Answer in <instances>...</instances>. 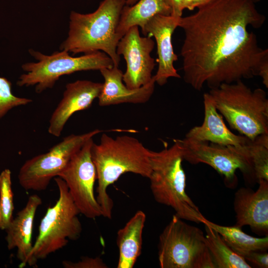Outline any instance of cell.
<instances>
[{
  "label": "cell",
  "instance_id": "8fae6325",
  "mask_svg": "<svg viewBox=\"0 0 268 268\" xmlns=\"http://www.w3.org/2000/svg\"><path fill=\"white\" fill-rule=\"evenodd\" d=\"M184 160L191 164L208 165L224 178L225 183L234 186L237 180L236 172L240 170L246 177H253L251 170L238 154L235 146L208 142L194 141L185 138L177 139Z\"/></svg>",
  "mask_w": 268,
  "mask_h": 268
},
{
  "label": "cell",
  "instance_id": "30bf717a",
  "mask_svg": "<svg viewBox=\"0 0 268 268\" xmlns=\"http://www.w3.org/2000/svg\"><path fill=\"white\" fill-rule=\"evenodd\" d=\"M93 138L88 139L58 175L67 184L80 213L90 219L102 216L94 193L96 170L91 157Z\"/></svg>",
  "mask_w": 268,
  "mask_h": 268
},
{
  "label": "cell",
  "instance_id": "ac0fdd59",
  "mask_svg": "<svg viewBox=\"0 0 268 268\" xmlns=\"http://www.w3.org/2000/svg\"><path fill=\"white\" fill-rule=\"evenodd\" d=\"M42 203V199L38 195L30 196L24 207L17 213L5 230L8 249L17 248V258L20 261L19 268L27 265L33 245L32 235L34 217Z\"/></svg>",
  "mask_w": 268,
  "mask_h": 268
},
{
  "label": "cell",
  "instance_id": "6da1fadb",
  "mask_svg": "<svg viewBox=\"0 0 268 268\" xmlns=\"http://www.w3.org/2000/svg\"><path fill=\"white\" fill-rule=\"evenodd\" d=\"M266 19L252 0H212L181 17L185 82L201 91L257 76L268 63V50L249 28H259Z\"/></svg>",
  "mask_w": 268,
  "mask_h": 268
},
{
  "label": "cell",
  "instance_id": "83f0119b",
  "mask_svg": "<svg viewBox=\"0 0 268 268\" xmlns=\"http://www.w3.org/2000/svg\"><path fill=\"white\" fill-rule=\"evenodd\" d=\"M171 10V15L181 17L182 16V0H164Z\"/></svg>",
  "mask_w": 268,
  "mask_h": 268
},
{
  "label": "cell",
  "instance_id": "277c9868",
  "mask_svg": "<svg viewBox=\"0 0 268 268\" xmlns=\"http://www.w3.org/2000/svg\"><path fill=\"white\" fill-rule=\"evenodd\" d=\"M182 150L177 139L169 148L150 151V188L154 200L172 207L178 217L202 223L205 217L186 192Z\"/></svg>",
  "mask_w": 268,
  "mask_h": 268
},
{
  "label": "cell",
  "instance_id": "ba28073f",
  "mask_svg": "<svg viewBox=\"0 0 268 268\" xmlns=\"http://www.w3.org/2000/svg\"><path fill=\"white\" fill-rule=\"evenodd\" d=\"M158 255L161 268H216L201 230L175 214L159 236Z\"/></svg>",
  "mask_w": 268,
  "mask_h": 268
},
{
  "label": "cell",
  "instance_id": "cb8c5ba5",
  "mask_svg": "<svg viewBox=\"0 0 268 268\" xmlns=\"http://www.w3.org/2000/svg\"><path fill=\"white\" fill-rule=\"evenodd\" d=\"M11 171L8 169L0 174V229L6 230L11 223L14 210Z\"/></svg>",
  "mask_w": 268,
  "mask_h": 268
},
{
  "label": "cell",
  "instance_id": "603a6c76",
  "mask_svg": "<svg viewBox=\"0 0 268 268\" xmlns=\"http://www.w3.org/2000/svg\"><path fill=\"white\" fill-rule=\"evenodd\" d=\"M236 149L258 182L260 180L268 181V134L261 135Z\"/></svg>",
  "mask_w": 268,
  "mask_h": 268
},
{
  "label": "cell",
  "instance_id": "9c48e42d",
  "mask_svg": "<svg viewBox=\"0 0 268 268\" xmlns=\"http://www.w3.org/2000/svg\"><path fill=\"white\" fill-rule=\"evenodd\" d=\"M101 132L96 129L83 134L69 135L47 152L27 160L19 171L20 185L25 190H46L51 180L58 176L84 143Z\"/></svg>",
  "mask_w": 268,
  "mask_h": 268
},
{
  "label": "cell",
  "instance_id": "8992f818",
  "mask_svg": "<svg viewBox=\"0 0 268 268\" xmlns=\"http://www.w3.org/2000/svg\"><path fill=\"white\" fill-rule=\"evenodd\" d=\"M59 197L52 207H49L41 219L39 232L33 245L27 265L34 266L38 260L65 247L69 240L79 238L82 226L78 217L80 212L76 206L65 182L54 178Z\"/></svg>",
  "mask_w": 268,
  "mask_h": 268
},
{
  "label": "cell",
  "instance_id": "d6986e66",
  "mask_svg": "<svg viewBox=\"0 0 268 268\" xmlns=\"http://www.w3.org/2000/svg\"><path fill=\"white\" fill-rule=\"evenodd\" d=\"M146 215L137 211L117 232V244L119 251L118 268H132L141 252L142 232Z\"/></svg>",
  "mask_w": 268,
  "mask_h": 268
},
{
  "label": "cell",
  "instance_id": "52a82bcc",
  "mask_svg": "<svg viewBox=\"0 0 268 268\" xmlns=\"http://www.w3.org/2000/svg\"><path fill=\"white\" fill-rule=\"evenodd\" d=\"M29 52L37 62L22 65L21 68L25 73L20 76L16 84L20 87L35 85L37 93L52 88L63 75L82 70H100L114 66L111 58L99 51L77 57L70 56L65 50L55 52L51 55L32 49H29Z\"/></svg>",
  "mask_w": 268,
  "mask_h": 268
},
{
  "label": "cell",
  "instance_id": "9a60e30c",
  "mask_svg": "<svg viewBox=\"0 0 268 268\" xmlns=\"http://www.w3.org/2000/svg\"><path fill=\"white\" fill-rule=\"evenodd\" d=\"M258 189L242 187L234 195L236 226H249L253 231L268 234V181L260 180Z\"/></svg>",
  "mask_w": 268,
  "mask_h": 268
},
{
  "label": "cell",
  "instance_id": "4316f807",
  "mask_svg": "<svg viewBox=\"0 0 268 268\" xmlns=\"http://www.w3.org/2000/svg\"><path fill=\"white\" fill-rule=\"evenodd\" d=\"M244 259L252 264L260 268H268V253L265 252H251L244 257Z\"/></svg>",
  "mask_w": 268,
  "mask_h": 268
},
{
  "label": "cell",
  "instance_id": "ffe728a7",
  "mask_svg": "<svg viewBox=\"0 0 268 268\" xmlns=\"http://www.w3.org/2000/svg\"><path fill=\"white\" fill-rule=\"evenodd\" d=\"M157 14L170 15L171 10L164 0H138L133 5L123 8L116 34L120 40L132 27H140L141 31L152 17Z\"/></svg>",
  "mask_w": 268,
  "mask_h": 268
},
{
  "label": "cell",
  "instance_id": "4dcf8cb0",
  "mask_svg": "<svg viewBox=\"0 0 268 268\" xmlns=\"http://www.w3.org/2000/svg\"><path fill=\"white\" fill-rule=\"evenodd\" d=\"M252 0L254 1L255 3H256V2L261 1L263 0Z\"/></svg>",
  "mask_w": 268,
  "mask_h": 268
},
{
  "label": "cell",
  "instance_id": "3957f363",
  "mask_svg": "<svg viewBox=\"0 0 268 268\" xmlns=\"http://www.w3.org/2000/svg\"><path fill=\"white\" fill-rule=\"evenodd\" d=\"M125 5L126 0H103L92 13L71 11L68 36L60 49L73 55L102 51L119 67L121 59L117 47L120 40L116 30Z\"/></svg>",
  "mask_w": 268,
  "mask_h": 268
},
{
  "label": "cell",
  "instance_id": "f1b7e54d",
  "mask_svg": "<svg viewBox=\"0 0 268 268\" xmlns=\"http://www.w3.org/2000/svg\"><path fill=\"white\" fill-rule=\"evenodd\" d=\"M211 0H182V8L183 10L187 9L192 11L207 4Z\"/></svg>",
  "mask_w": 268,
  "mask_h": 268
},
{
  "label": "cell",
  "instance_id": "7a4b0ae2",
  "mask_svg": "<svg viewBox=\"0 0 268 268\" xmlns=\"http://www.w3.org/2000/svg\"><path fill=\"white\" fill-rule=\"evenodd\" d=\"M150 150L136 138L121 135L113 138L103 134L100 143H93L91 157L96 170V200L102 216L112 218L114 202L107 193L108 187L126 173L148 178L151 172Z\"/></svg>",
  "mask_w": 268,
  "mask_h": 268
},
{
  "label": "cell",
  "instance_id": "7402d4cb",
  "mask_svg": "<svg viewBox=\"0 0 268 268\" xmlns=\"http://www.w3.org/2000/svg\"><path fill=\"white\" fill-rule=\"evenodd\" d=\"M205 226L206 246L216 268H251L244 258L235 253L219 234L208 224Z\"/></svg>",
  "mask_w": 268,
  "mask_h": 268
},
{
  "label": "cell",
  "instance_id": "f546056e",
  "mask_svg": "<svg viewBox=\"0 0 268 268\" xmlns=\"http://www.w3.org/2000/svg\"><path fill=\"white\" fill-rule=\"evenodd\" d=\"M138 0H126V4L127 5H133Z\"/></svg>",
  "mask_w": 268,
  "mask_h": 268
},
{
  "label": "cell",
  "instance_id": "4fadbf2b",
  "mask_svg": "<svg viewBox=\"0 0 268 268\" xmlns=\"http://www.w3.org/2000/svg\"><path fill=\"white\" fill-rule=\"evenodd\" d=\"M180 18L171 15L157 14L148 21L141 31L145 36H153L155 39L158 69L154 77L155 83L160 86L165 84L170 77H181L174 66L178 56L172 43V36L178 27Z\"/></svg>",
  "mask_w": 268,
  "mask_h": 268
},
{
  "label": "cell",
  "instance_id": "d4e9b609",
  "mask_svg": "<svg viewBox=\"0 0 268 268\" xmlns=\"http://www.w3.org/2000/svg\"><path fill=\"white\" fill-rule=\"evenodd\" d=\"M12 84L6 78L0 76V120L11 109L27 105L32 100L19 97L12 92Z\"/></svg>",
  "mask_w": 268,
  "mask_h": 268
},
{
  "label": "cell",
  "instance_id": "5b68a950",
  "mask_svg": "<svg viewBox=\"0 0 268 268\" xmlns=\"http://www.w3.org/2000/svg\"><path fill=\"white\" fill-rule=\"evenodd\" d=\"M230 127L251 140L268 134V99L261 88L252 90L242 80L222 83L208 92Z\"/></svg>",
  "mask_w": 268,
  "mask_h": 268
},
{
  "label": "cell",
  "instance_id": "7c38bea8",
  "mask_svg": "<svg viewBox=\"0 0 268 268\" xmlns=\"http://www.w3.org/2000/svg\"><path fill=\"white\" fill-rule=\"evenodd\" d=\"M155 45L151 37H141L138 26L130 28L120 40L117 53L123 55L127 64L123 80L130 89H135L148 84L154 78L152 73L156 65L151 56Z\"/></svg>",
  "mask_w": 268,
  "mask_h": 268
},
{
  "label": "cell",
  "instance_id": "44dd1931",
  "mask_svg": "<svg viewBox=\"0 0 268 268\" xmlns=\"http://www.w3.org/2000/svg\"><path fill=\"white\" fill-rule=\"evenodd\" d=\"M202 223H206L216 231L226 243L237 254L244 257L255 251L265 252L268 249V235L262 238L250 236L244 233L241 228L236 225H220L204 218Z\"/></svg>",
  "mask_w": 268,
  "mask_h": 268
},
{
  "label": "cell",
  "instance_id": "e0dca14e",
  "mask_svg": "<svg viewBox=\"0 0 268 268\" xmlns=\"http://www.w3.org/2000/svg\"><path fill=\"white\" fill-rule=\"evenodd\" d=\"M104 77L101 93L98 98L99 106L104 107L123 103L142 104L147 102L152 95L155 80L140 88L131 89L123 83V72L118 67L100 70Z\"/></svg>",
  "mask_w": 268,
  "mask_h": 268
},
{
  "label": "cell",
  "instance_id": "5bb4252c",
  "mask_svg": "<svg viewBox=\"0 0 268 268\" xmlns=\"http://www.w3.org/2000/svg\"><path fill=\"white\" fill-rule=\"evenodd\" d=\"M103 83L87 80H78L66 86L63 96L52 113L49 121V133L61 135L67 121L75 113L89 108L98 98Z\"/></svg>",
  "mask_w": 268,
  "mask_h": 268
},
{
  "label": "cell",
  "instance_id": "484cf974",
  "mask_svg": "<svg viewBox=\"0 0 268 268\" xmlns=\"http://www.w3.org/2000/svg\"><path fill=\"white\" fill-rule=\"evenodd\" d=\"M62 265L65 268H106V264L99 257H84L80 261L72 262L64 261Z\"/></svg>",
  "mask_w": 268,
  "mask_h": 268
},
{
  "label": "cell",
  "instance_id": "2e32d148",
  "mask_svg": "<svg viewBox=\"0 0 268 268\" xmlns=\"http://www.w3.org/2000/svg\"><path fill=\"white\" fill-rule=\"evenodd\" d=\"M203 123L190 129L185 135L186 139L235 147L243 145L251 140L246 136L234 134L227 128L208 92L203 94Z\"/></svg>",
  "mask_w": 268,
  "mask_h": 268
}]
</instances>
